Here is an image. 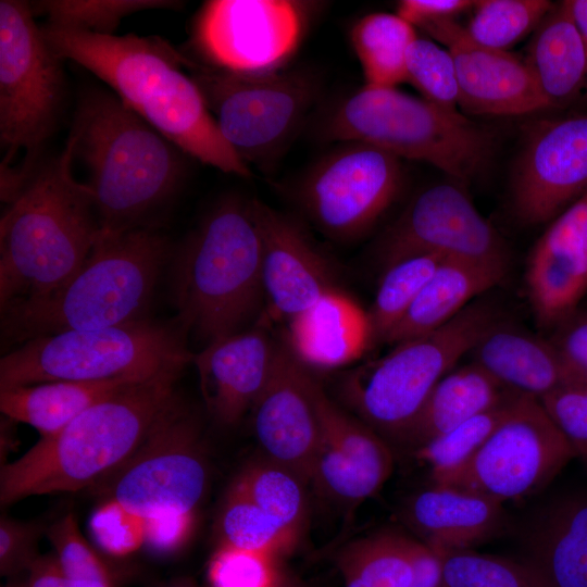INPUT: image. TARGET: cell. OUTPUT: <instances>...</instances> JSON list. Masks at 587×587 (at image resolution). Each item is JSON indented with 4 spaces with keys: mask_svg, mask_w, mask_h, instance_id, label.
Segmentation results:
<instances>
[{
    "mask_svg": "<svg viewBox=\"0 0 587 587\" xmlns=\"http://www.w3.org/2000/svg\"><path fill=\"white\" fill-rule=\"evenodd\" d=\"M587 192V113L528 125L511 179L512 208L524 224L549 223Z\"/></svg>",
    "mask_w": 587,
    "mask_h": 587,
    "instance_id": "e0dca14e",
    "label": "cell"
},
{
    "mask_svg": "<svg viewBox=\"0 0 587 587\" xmlns=\"http://www.w3.org/2000/svg\"><path fill=\"white\" fill-rule=\"evenodd\" d=\"M72 146L41 162L0 221V309L45 297L87 260L101 226L89 188L73 174Z\"/></svg>",
    "mask_w": 587,
    "mask_h": 587,
    "instance_id": "277c9868",
    "label": "cell"
},
{
    "mask_svg": "<svg viewBox=\"0 0 587 587\" xmlns=\"http://www.w3.org/2000/svg\"><path fill=\"white\" fill-rule=\"evenodd\" d=\"M507 273V267L444 260L386 342L395 345L441 327L480 295L500 284Z\"/></svg>",
    "mask_w": 587,
    "mask_h": 587,
    "instance_id": "83f0119b",
    "label": "cell"
},
{
    "mask_svg": "<svg viewBox=\"0 0 587 587\" xmlns=\"http://www.w3.org/2000/svg\"><path fill=\"white\" fill-rule=\"evenodd\" d=\"M277 346L261 320L193 354L205 408L214 421L233 426L252 409L271 375Z\"/></svg>",
    "mask_w": 587,
    "mask_h": 587,
    "instance_id": "603a6c76",
    "label": "cell"
},
{
    "mask_svg": "<svg viewBox=\"0 0 587 587\" xmlns=\"http://www.w3.org/2000/svg\"><path fill=\"white\" fill-rule=\"evenodd\" d=\"M413 567L410 587H445L440 557L422 541L409 539Z\"/></svg>",
    "mask_w": 587,
    "mask_h": 587,
    "instance_id": "f907efd6",
    "label": "cell"
},
{
    "mask_svg": "<svg viewBox=\"0 0 587 587\" xmlns=\"http://www.w3.org/2000/svg\"><path fill=\"white\" fill-rule=\"evenodd\" d=\"M187 70L229 147L249 166L265 165L300 126L316 83L301 71L238 73L190 59Z\"/></svg>",
    "mask_w": 587,
    "mask_h": 587,
    "instance_id": "8fae6325",
    "label": "cell"
},
{
    "mask_svg": "<svg viewBox=\"0 0 587 587\" xmlns=\"http://www.w3.org/2000/svg\"><path fill=\"white\" fill-rule=\"evenodd\" d=\"M326 140L361 141L400 159L429 163L458 183L486 168L494 136L458 111L396 88L363 86L342 100L323 126Z\"/></svg>",
    "mask_w": 587,
    "mask_h": 587,
    "instance_id": "ba28073f",
    "label": "cell"
},
{
    "mask_svg": "<svg viewBox=\"0 0 587 587\" xmlns=\"http://www.w3.org/2000/svg\"><path fill=\"white\" fill-rule=\"evenodd\" d=\"M521 395L512 396L500 405L416 448L415 455L429 465L433 482L463 465L507 419Z\"/></svg>",
    "mask_w": 587,
    "mask_h": 587,
    "instance_id": "f35d334b",
    "label": "cell"
},
{
    "mask_svg": "<svg viewBox=\"0 0 587 587\" xmlns=\"http://www.w3.org/2000/svg\"><path fill=\"white\" fill-rule=\"evenodd\" d=\"M5 587H22V585L21 582L13 579V582L9 583Z\"/></svg>",
    "mask_w": 587,
    "mask_h": 587,
    "instance_id": "9f6ffc18",
    "label": "cell"
},
{
    "mask_svg": "<svg viewBox=\"0 0 587 587\" xmlns=\"http://www.w3.org/2000/svg\"><path fill=\"white\" fill-rule=\"evenodd\" d=\"M97 486L143 519L198 514L209 467L196 416L177 399L140 449Z\"/></svg>",
    "mask_w": 587,
    "mask_h": 587,
    "instance_id": "7c38bea8",
    "label": "cell"
},
{
    "mask_svg": "<svg viewBox=\"0 0 587 587\" xmlns=\"http://www.w3.org/2000/svg\"><path fill=\"white\" fill-rule=\"evenodd\" d=\"M524 61L550 110L565 108L585 92L587 54L569 0L553 3L540 21Z\"/></svg>",
    "mask_w": 587,
    "mask_h": 587,
    "instance_id": "4316f807",
    "label": "cell"
},
{
    "mask_svg": "<svg viewBox=\"0 0 587 587\" xmlns=\"http://www.w3.org/2000/svg\"><path fill=\"white\" fill-rule=\"evenodd\" d=\"M34 16L29 2L0 1V190L7 204L40 165L63 103V60Z\"/></svg>",
    "mask_w": 587,
    "mask_h": 587,
    "instance_id": "52a82bcc",
    "label": "cell"
},
{
    "mask_svg": "<svg viewBox=\"0 0 587 587\" xmlns=\"http://www.w3.org/2000/svg\"><path fill=\"white\" fill-rule=\"evenodd\" d=\"M168 0H46L30 2L35 14L47 16V24L85 33L114 35L121 21L139 11L177 8Z\"/></svg>",
    "mask_w": 587,
    "mask_h": 587,
    "instance_id": "8d00e7d4",
    "label": "cell"
},
{
    "mask_svg": "<svg viewBox=\"0 0 587 587\" xmlns=\"http://www.w3.org/2000/svg\"><path fill=\"white\" fill-rule=\"evenodd\" d=\"M444 260L436 254H417L384 267L375 298L366 311L369 349L386 342L391 330Z\"/></svg>",
    "mask_w": 587,
    "mask_h": 587,
    "instance_id": "e575fe53",
    "label": "cell"
},
{
    "mask_svg": "<svg viewBox=\"0 0 587 587\" xmlns=\"http://www.w3.org/2000/svg\"><path fill=\"white\" fill-rule=\"evenodd\" d=\"M180 372L130 384L95 403L53 436L40 438L18 460L2 465L3 505L35 495L97 486L145 444L177 401Z\"/></svg>",
    "mask_w": 587,
    "mask_h": 587,
    "instance_id": "3957f363",
    "label": "cell"
},
{
    "mask_svg": "<svg viewBox=\"0 0 587 587\" xmlns=\"http://www.w3.org/2000/svg\"><path fill=\"white\" fill-rule=\"evenodd\" d=\"M139 382L58 380L0 388V410L15 422L36 428L40 438L53 436L95 403Z\"/></svg>",
    "mask_w": 587,
    "mask_h": 587,
    "instance_id": "4dcf8cb0",
    "label": "cell"
},
{
    "mask_svg": "<svg viewBox=\"0 0 587 587\" xmlns=\"http://www.w3.org/2000/svg\"><path fill=\"white\" fill-rule=\"evenodd\" d=\"M553 3L548 0H480L466 28L478 43L502 51L534 32Z\"/></svg>",
    "mask_w": 587,
    "mask_h": 587,
    "instance_id": "74e56055",
    "label": "cell"
},
{
    "mask_svg": "<svg viewBox=\"0 0 587 587\" xmlns=\"http://www.w3.org/2000/svg\"><path fill=\"white\" fill-rule=\"evenodd\" d=\"M435 552L442 563L445 587H545L524 562L473 549Z\"/></svg>",
    "mask_w": 587,
    "mask_h": 587,
    "instance_id": "ab89813d",
    "label": "cell"
},
{
    "mask_svg": "<svg viewBox=\"0 0 587 587\" xmlns=\"http://www.w3.org/2000/svg\"><path fill=\"white\" fill-rule=\"evenodd\" d=\"M308 482L264 457L249 462L232 485L300 542L309 517Z\"/></svg>",
    "mask_w": 587,
    "mask_h": 587,
    "instance_id": "d6a6232c",
    "label": "cell"
},
{
    "mask_svg": "<svg viewBox=\"0 0 587 587\" xmlns=\"http://www.w3.org/2000/svg\"><path fill=\"white\" fill-rule=\"evenodd\" d=\"M322 390L310 370L278 344L271 375L251 409L263 457L308 483L322 438Z\"/></svg>",
    "mask_w": 587,
    "mask_h": 587,
    "instance_id": "ac0fdd59",
    "label": "cell"
},
{
    "mask_svg": "<svg viewBox=\"0 0 587 587\" xmlns=\"http://www.w3.org/2000/svg\"><path fill=\"white\" fill-rule=\"evenodd\" d=\"M177 322L205 345L242 330L264 304L255 199L226 196L178 249L173 271Z\"/></svg>",
    "mask_w": 587,
    "mask_h": 587,
    "instance_id": "8992f818",
    "label": "cell"
},
{
    "mask_svg": "<svg viewBox=\"0 0 587 587\" xmlns=\"http://www.w3.org/2000/svg\"><path fill=\"white\" fill-rule=\"evenodd\" d=\"M284 344L309 370H332L369 349L366 311L341 288L287 322Z\"/></svg>",
    "mask_w": 587,
    "mask_h": 587,
    "instance_id": "d4e9b609",
    "label": "cell"
},
{
    "mask_svg": "<svg viewBox=\"0 0 587 587\" xmlns=\"http://www.w3.org/2000/svg\"><path fill=\"white\" fill-rule=\"evenodd\" d=\"M502 504L455 488L435 485L414 495L404 522L437 552L467 550L503 526Z\"/></svg>",
    "mask_w": 587,
    "mask_h": 587,
    "instance_id": "484cf974",
    "label": "cell"
},
{
    "mask_svg": "<svg viewBox=\"0 0 587 587\" xmlns=\"http://www.w3.org/2000/svg\"><path fill=\"white\" fill-rule=\"evenodd\" d=\"M73 161L88 174L101 232L147 226L145 220L177 190L185 153L114 93L91 88L76 104Z\"/></svg>",
    "mask_w": 587,
    "mask_h": 587,
    "instance_id": "7a4b0ae2",
    "label": "cell"
},
{
    "mask_svg": "<svg viewBox=\"0 0 587 587\" xmlns=\"http://www.w3.org/2000/svg\"><path fill=\"white\" fill-rule=\"evenodd\" d=\"M46 534L61 562L70 587H115L111 567L100 552L84 538L72 513L51 524Z\"/></svg>",
    "mask_w": 587,
    "mask_h": 587,
    "instance_id": "b9f144b4",
    "label": "cell"
},
{
    "mask_svg": "<svg viewBox=\"0 0 587 587\" xmlns=\"http://www.w3.org/2000/svg\"><path fill=\"white\" fill-rule=\"evenodd\" d=\"M415 29L397 13H370L355 22L350 41L363 72L364 86L396 88L407 83V53L417 37Z\"/></svg>",
    "mask_w": 587,
    "mask_h": 587,
    "instance_id": "1f68e13d",
    "label": "cell"
},
{
    "mask_svg": "<svg viewBox=\"0 0 587 587\" xmlns=\"http://www.w3.org/2000/svg\"><path fill=\"white\" fill-rule=\"evenodd\" d=\"M187 332L146 319L108 328L27 340L0 360V388L58 380L143 382L192 361Z\"/></svg>",
    "mask_w": 587,
    "mask_h": 587,
    "instance_id": "9c48e42d",
    "label": "cell"
},
{
    "mask_svg": "<svg viewBox=\"0 0 587 587\" xmlns=\"http://www.w3.org/2000/svg\"><path fill=\"white\" fill-rule=\"evenodd\" d=\"M573 458L572 448L539 400L521 395L483 446L434 484L502 504L541 490Z\"/></svg>",
    "mask_w": 587,
    "mask_h": 587,
    "instance_id": "4fadbf2b",
    "label": "cell"
},
{
    "mask_svg": "<svg viewBox=\"0 0 587 587\" xmlns=\"http://www.w3.org/2000/svg\"><path fill=\"white\" fill-rule=\"evenodd\" d=\"M170 252L167 238L149 226L101 232L85 263L62 287L1 311L3 340L14 348L42 336L142 320Z\"/></svg>",
    "mask_w": 587,
    "mask_h": 587,
    "instance_id": "5b68a950",
    "label": "cell"
},
{
    "mask_svg": "<svg viewBox=\"0 0 587 587\" xmlns=\"http://www.w3.org/2000/svg\"><path fill=\"white\" fill-rule=\"evenodd\" d=\"M453 59L461 107L471 114L523 115L550 110L524 59L476 42L454 20L420 27Z\"/></svg>",
    "mask_w": 587,
    "mask_h": 587,
    "instance_id": "d6986e66",
    "label": "cell"
},
{
    "mask_svg": "<svg viewBox=\"0 0 587 587\" xmlns=\"http://www.w3.org/2000/svg\"><path fill=\"white\" fill-rule=\"evenodd\" d=\"M407 83L422 98L448 111H458L460 90L452 57L428 38L416 37L405 62Z\"/></svg>",
    "mask_w": 587,
    "mask_h": 587,
    "instance_id": "60d3db41",
    "label": "cell"
},
{
    "mask_svg": "<svg viewBox=\"0 0 587 587\" xmlns=\"http://www.w3.org/2000/svg\"><path fill=\"white\" fill-rule=\"evenodd\" d=\"M308 4L291 0H211L197 13L191 46L200 63L238 73L284 68L304 36Z\"/></svg>",
    "mask_w": 587,
    "mask_h": 587,
    "instance_id": "9a60e30c",
    "label": "cell"
},
{
    "mask_svg": "<svg viewBox=\"0 0 587 587\" xmlns=\"http://www.w3.org/2000/svg\"><path fill=\"white\" fill-rule=\"evenodd\" d=\"M88 528L97 550L107 557L126 558L145 547L146 519L110 498L93 509Z\"/></svg>",
    "mask_w": 587,
    "mask_h": 587,
    "instance_id": "ee69618b",
    "label": "cell"
},
{
    "mask_svg": "<svg viewBox=\"0 0 587 587\" xmlns=\"http://www.w3.org/2000/svg\"><path fill=\"white\" fill-rule=\"evenodd\" d=\"M162 587H197L193 582L189 579H179L177 582L170 583Z\"/></svg>",
    "mask_w": 587,
    "mask_h": 587,
    "instance_id": "db71d44e",
    "label": "cell"
},
{
    "mask_svg": "<svg viewBox=\"0 0 587 587\" xmlns=\"http://www.w3.org/2000/svg\"><path fill=\"white\" fill-rule=\"evenodd\" d=\"M344 587H410L409 537L376 534L348 544L337 557Z\"/></svg>",
    "mask_w": 587,
    "mask_h": 587,
    "instance_id": "836d02e7",
    "label": "cell"
},
{
    "mask_svg": "<svg viewBox=\"0 0 587 587\" xmlns=\"http://www.w3.org/2000/svg\"><path fill=\"white\" fill-rule=\"evenodd\" d=\"M197 514L178 513L146 519L145 549L153 555L170 557L184 549L192 538Z\"/></svg>",
    "mask_w": 587,
    "mask_h": 587,
    "instance_id": "7dc6e473",
    "label": "cell"
},
{
    "mask_svg": "<svg viewBox=\"0 0 587 587\" xmlns=\"http://www.w3.org/2000/svg\"><path fill=\"white\" fill-rule=\"evenodd\" d=\"M283 587H312L305 583H302L300 580L292 579L290 577H287L285 584Z\"/></svg>",
    "mask_w": 587,
    "mask_h": 587,
    "instance_id": "11a10c76",
    "label": "cell"
},
{
    "mask_svg": "<svg viewBox=\"0 0 587 587\" xmlns=\"http://www.w3.org/2000/svg\"><path fill=\"white\" fill-rule=\"evenodd\" d=\"M303 177L298 200L311 222L335 241L365 235L397 199L401 159L361 141L341 142Z\"/></svg>",
    "mask_w": 587,
    "mask_h": 587,
    "instance_id": "5bb4252c",
    "label": "cell"
},
{
    "mask_svg": "<svg viewBox=\"0 0 587 587\" xmlns=\"http://www.w3.org/2000/svg\"><path fill=\"white\" fill-rule=\"evenodd\" d=\"M45 527L8 516L0 520V574L12 579L25 575L40 557L38 544Z\"/></svg>",
    "mask_w": 587,
    "mask_h": 587,
    "instance_id": "bcb514c9",
    "label": "cell"
},
{
    "mask_svg": "<svg viewBox=\"0 0 587 587\" xmlns=\"http://www.w3.org/2000/svg\"><path fill=\"white\" fill-rule=\"evenodd\" d=\"M475 3L470 0H402L398 2L396 13L420 28L435 21L453 20Z\"/></svg>",
    "mask_w": 587,
    "mask_h": 587,
    "instance_id": "681fc988",
    "label": "cell"
},
{
    "mask_svg": "<svg viewBox=\"0 0 587 587\" xmlns=\"http://www.w3.org/2000/svg\"><path fill=\"white\" fill-rule=\"evenodd\" d=\"M569 2L573 17L582 34L587 54V0H569ZM584 93L587 98V80Z\"/></svg>",
    "mask_w": 587,
    "mask_h": 587,
    "instance_id": "f5cc1de1",
    "label": "cell"
},
{
    "mask_svg": "<svg viewBox=\"0 0 587 587\" xmlns=\"http://www.w3.org/2000/svg\"><path fill=\"white\" fill-rule=\"evenodd\" d=\"M526 295L539 327L550 333L587 292V192L549 222L525 267Z\"/></svg>",
    "mask_w": 587,
    "mask_h": 587,
    "instance_id": "44dd1931",
    "label": "cell"
},
{
    "mask_svg": "<svg viewBox=\"0 0 587 587\" xmlns=\"http://www.w3.org/2000/svg\"><path fill=\"white\" fill-rule=\"evenodd\" d=\"M377 251L384 267L417 254L507 268L510 262L504 239L460 183L435 184L417 193L384 233Z\"/></svg>",
    "mask_w": 587,
    "mask_h": 587,
    "instance_id": "2e32d148",
    "label": "cell"
},
{
    "mask_svg": "<svg viewBox=\"0 0 587 587\" xmlns=\"http://www.w3.org/2000/svg\"><path fill=\"white\" fill-rule=\"evenodd\" d=\"M499 316L492 302L477 298L441 327L350 372L341 385L345 400L383 438L403 442L437 383Z\"/></svg>",
    "mask_w": 587,
    "mask_h": 587,
    "instance_id": "30bf717a",
    "label": "cell"
},
{
    "mask_svg": "<svg viewBox=\"0 0 587 587\" xmlns=\"http://www.w3.org/2000/svg\"><path fill=\"white\" fill-rule=\"evenodd\" d=\"M524 563L545 587H587V497L565 499L541 517Z\"/></svg>",
    "mask_w": 587,
    "mask_h": 587,
    "instance_id": "f1b7e54d",
    "label": "cell"
},
{
    "mask_svg": "<svg viewBox=\"0 0 587 587\" xmlns=\"http://www.w3.org/2000/svg\"><path fill=\"white\" fill-rule=\"evenodd\" d=\"M282 559L263 552L215 546L205 571L208 587H283Z\"/></svg>",
    "mask_w": 587,
    "mask_h": 587,
    "instance_id": "7bdbcfd3",
    "label": "cell"
},
{
    "mask_svg": "<svg viewBox=\"0 0 587 587\" xmlns=\"http://www.w3.org/2000/svg\"><path fill=\"white\" fill-rule=\"evenodd\" d=\"M469 354L472 362L507 389L538 400L570 382L587 377L567 362L549 338L501 315Z\"/></svg>",
    "mask_w": 587,
    "mask_h": 587,
    "instance_id": "cb8c5ba5",
    "label": "cell"
},
{
    "mask_svg": "<svg viewBox=\"0 0 587 587\" xmlns=\"http://www.w3.org/2000/svg\"><path fill=\"white\" fill-rule=\"evenodd\" d=\"M548 338L573 367L587 375V310L577 309Z\"/></svg>",
    "mask_w": 587,
    "mask_h": 587,
    "instance_id": "c3c4849f",
    "label": "cell"
},
{
    "mask_svg": "<svg viewBox=\"0 0 587 587\" xmlns=\"http://www.w3.org/2000/svg\"><path fill=\"white\" fill-rule=\"evenodd\" d=\"M216 546L257 551L280 559L299 542L249 497L229 486L214 523Z\"/></svg>",
    "mask_w": 587,
    "mask_h": 587,
    "instance_id": "d590c367",
    "label": "cell"
},
{
    "mask_svg": "<svg viewBox=\"0 0 587 587\" xmlns=\"http://www.w3.org/2000/svg\"><path fill=\"white\" fill-rule=\"evenodd\" d=\"M575 458L587 463V377L570 382L539 399Z\"/></svg>",
    "mask_w": 587,
    "mask_h": 587,
    "instance_id": "f6af8a7d",
    "label": "cell"
},
{
    "mask_svg": "<svg viewBox=\"0 0 587 587\" xmlns=\"http://www.w3.org/2000/svg\"><path fill=\"white\" fill-rule=\"evenodd\" d=\"M320 410L322 438L310 482L338 503H361L377 494L389 478L392 452L379 434L336 405L324 389Z\"/></svg>",
    "mask_w": 587,
    "mask_h": 587,
    "instance_id": "7402d4cb",
    "label": "cell"
},
{
    "mask_svg": "<svg viewBox=\"0 0 587 587\" xmlns=\"http://www.w3.org/2000/svg\"><path fill=\"white\" fill-rule=\"evenodd\" d=\"M21 585L22 587H70L55 552L40 555L24 575Z\"/></svg>",
    "mask_w": 587,
    "mask_h": 587,
    "instance_id": "816d5d0a",
    "label": "cell"
},
{
    "mask_svg": "<svg viewBox=\"0 0 587 587\" xmlns=\"http://www.w3.org/2000/svg\"><path fill=\"white\" fill-rule=\"evenodd\" d=\"M516 394L472 361L452 369L434 387L403 442L416 449Z\"/></svg>",
    "mask_w": 587,
    "mask_h": 587,
    "instance_id": "f546056e",
    "label": "cell"
},
{
    "mask_svg": "<svg viewBox=\"0 0 587 587\" xmlns=\"http://www.w3.org/2000/svg\"><path fill=\"white\" fill-rule=\"evenodd\" d=\"M266 315L289 322L339 289L335 266L299 222L255 199Z\"/></svg>",
    "mask_w": 587,
    "mask_h": 587,
    "instance_id": "ffe728a7",
    "label": "cell"
},
{
    "mask_svg": "<svg viewBox=\"0 0 587 587\" xmlns=\"http://www.w3.org/2000/svg\"><path fill=\"white\" fill-rule=\"evenodd\" d=\"M52 50L105 83L133 112L186 155L224 173L250 176L221 135L187 57L158 37L99 35L45 24Z\"/></svg>",
    "mask_w": 587,
    "mask_h": 587,
    "instance_id": "6da1fadb",
    "label": "cell"
}]
</instances>
